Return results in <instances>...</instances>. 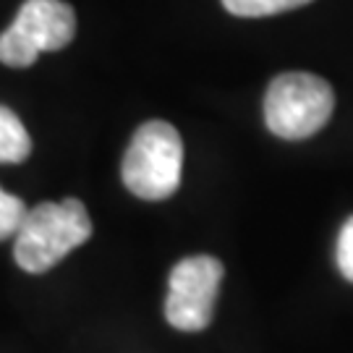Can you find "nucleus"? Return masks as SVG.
<instances>
[{"label":"nucleus","mask_w":353,"mask_h":353,"mask_svg":"<svg viewBox=\"0 0 353 353\" xmlns=\"http://www.w3.org/2000/svg\"><path fill=\"white\" fill-rule=\"evenodd\" d=\"M223 272V262L207 254L181 259L168 280L165 319L181 332H202L210 327Z\"/></svg>","instance_id":"20e7f679"},{"label":"nucleus","mask_w":353,"mask_h":353,"mask_svg":"<svg viewBox=\"0 0 353 353\" xmlns=\"http://www.w3.org/2000/svg\"><path fill=\"white\" fill-rule=\"evenodd\" d=\"M11 26L37 52H55L74 39L76 13L63 0H26Z\"/></svg>","instance_id":"39448f33"},{"label":"nucleus","mask_w":353,"mask_h":353,"mask_svg":"<svg viewBox=\"0 0 353 353\" xmlns=\"http://www.w3.org/2000/svg\"><path fill=\"white\" fill-rule=\"evenodd\" d=\"M183 141L168 121H147L134 134L121 165V178L134 196L163 202L181 186Z\"/></svg>","instance_id":"f03ea898"},{"label":"nucleus","mask_w":353,"mask_h":353,"mask_svg":"<svg viewBox=\"0 0 353 353\" xmlns=\"http://www.w3.org/2000/svg\"><path fill=\"white\" fill-rule=\"evenodd\" d=\"M312 0H223L228 11L233 16H243V19H259V16H275L283 11H293L301 8Z\"/></svg>","instance_id":"0eeeda50"},{"label":"nucleus","mask_w":353,"mask_h":353,"mask_svg":"<svg viewBox=\"0 0 353 353\" xmlns=\"http://www.w3.org/2000/svg\"><path fill=\"white\" fill-rule=\"evenodd\" d=\"M92 236V220L79 199L42 202L26 212L16 233L13 259L24 272L42 275Z\"/></svg>","instance_id":"f257e3e1"},{"label":"nucleus","mask_w":353,"mask_h":353,"mask_svg":"<svg viewBox=\"0 0 353 353\" xmlns=\"http://www.w3.org/2000/svg\"><path fill=\"white\" fill-rule=\"evenodd\" d=\"M335 110V92L314 74H280L267 87L265 121L280 139L299 141L325 128Z\"/></svg>","instance_id":"7ed1b4c3"},{"label":"nucleus","mask_w":353,"mask_h":353,"mask_svg":"<svg viewBox=\"0 0 353 353\" xmlns=\"http://www.w3.org/2000/svg\"><path fill=\"white\" fill-rule=\"evenodd\" d=\"M338 270L348 283H353V217H348L338 236Z\"/></svg>","instance_id":"1a4fd4ad"},{"label":"nucleus","mask_w":353,"mask_h":353,"mask_svg":"<svg viewBox=\"0 0 353 353\" xmlns=\"http://www.w3.org/2000/svg\"><path fill=\"white\" fill-rule=\"evenodd\" d=\"M26 212H29V207L19 196L6 194V191L0 189V241L11 239V236L19 233Z\"/></svg>","instance_id":"6e6552de"},{"label":"nucleus","mask_w":353,"mask_h":353,"mask_svg":"<svg viewBox=\"0 0 353 353\" xmlns=\"http://www.w3.org/2000/svg\"><path fill=\"white\" fill-rule=\"evenodd\" d=\"M32 154V139L19 115L0 105V163H24Z\"/></svg>","instance_id":"423d86ee"}]
</instances>
